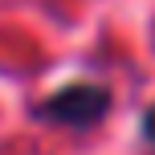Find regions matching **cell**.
I'll use <instances>...</instances> for the list:
<instances>
[{
    "instance_id": "2",
    "label": "cell",
    "mask_w": 155,
    "mask_h": 155,
    "mask_svg": "<svg viewBox=\"0 0 155 155\" xmlns=\"http://www.w3.org/2000/svg\"><path fill=\"white\" fill-rule=\"evenodd\" d=\"M143 135H147V139L155 143V106L147 110V114H143Z\"/></svg>"
},
{
    "instance_id": "1",
    "label": "cell",
    "mask_w": 155,
    "mask_h": 155,
    "mask_svg": "<svg viewBox=\"0 0 155 155\" xmlns=\"http://www.w3.org/2000/svg\"><path fill=\"white\" fill-rule=\"evenodd\" d=\"M110 110V94L102 90V86H65V90H57L53 98L41 106V118H49V123H61V127H94L98 118H106Z\"/></svg>"
}]
</instances>
